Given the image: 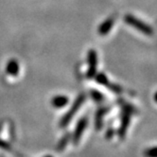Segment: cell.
Segmentation results:
<instances>
[{"instance_id":"4","label":"cell","mask_w":157,"mask_h":157,"mask_svg":"<svg viewBox=\"0 0 157 157\" xmlns=\"http://www.w3.org/2000/svg\"><path fill=\"white\" fill-rule=\"evenodd\" d=\"M88 70H87V78H91L95 77L97 73V65H98V55L95 49H91L88 52Z\"/></svg>"},{"instance_id":"8","label":"cell","mask_w":157,"mask_h":157,"mask_svg":"<svg viewBox=\"0 0 157 157\" xmlns=\"http://www.w3.org/2000/svg\"><path fill=\"white\" fill-rule=\"evenodd\" d=\"M67 103H68V98H67L65 96H57V97L53 98V99H52V105L57 108L63 107Z\"/></svg>"},{"instance_id":"6","label":"cell","mask_w":157,"mask_h":157,"mask_svg":"<svg viewBox=\"0 0 157 157\" xmlns=\"http://www.w3.org/2000/svg\"><path fill=\"white\" fill-rule=\"evenodd\" d=\"M87 117H82L80 121L78 122L77 127L75 129L74 134H73V141L75 144H77L78 142V140L81 139L82 136V132H84L86 125H87Z\"/></svg>"},{"instance_id":"12","label":"cell","mask_w":157,"mask_h":157,"mask_svg":"<svg viewBox=\"0 0 157 157\" xmlns=\"http://www.w3.org/2000/svg\"><path fill=\"white\" fill-rule=\"evenodd\" d=\"M145 154L148 155V156H157V147L148 150L145 152Z\"/></svg>"},{"instance_id":"14","label":"cell","mask_w":157,"mask_h":157,"mask_svg":"<svg viewBox=\"0 0 157 157\" xmlns=\"http://www.w3.org/2000/svg\"><path fill=\"white\" fill-rule=\"evenodd\" d=\"M154 100L157 102V92L155 93V95H154Z\"/></svg>"},{"instance_id":"11","label":"cell","mask_w":157,"mask_h":157,"mask_svg":"<svg viewBox=\"0 0 157 157\" xmlns=\"http://www.w3.org/2000/svg\"><path fill=\"white\" fill-rule=\"evenodd\" d=\"M91 96L96 100V101H102L103 98H103V95L101 93L98 92V91H96V90H93L91 92Z\"/></svg>"},{"instance_id":"2","label":"cell","mask_w":157,"mask_h":157,"mask_svg":"<svg viewBox=\"0 0 157 157\" xmlns=\"http://www.w3.org/2000/svg\"><path fill=\"white\" fill-rule=\"evenodd\" d=\"M124 20L128 25L133 27L136 29L139 30L140 32L144 33V34H146V35L151 36L153 34V30H152L151 27L149 26L148 24L144 23L143 21L136 18V16L131 15V14H127V15H125Z\"/></svg>"},{"instance_id":"3","label":"cell","mask_w":157,"mask_h":157,"mask_svg":"<svg viewBox=\"0 0 157 157\" xmlns=\"http://www.w3.org/2000/svg\"><path fill=\"white\" fill-rule=\"evenodd\" d=\"M84 101V96L83 95H81L78 96V98L76 99V101L74 102V104L72 105L71 109L68 111V113H67L62 119V122H61V126H66L68 123L70 122V120L72 119V117L75 116V114L78 112V110L81 108L82 104L83 103Z\"/></svg>"},{"instance_id":"1","label":"cell","mask_w":157,"mask_h":157,"mask_svg":"<svg viewBox=\"0 0 157 157\" xmlns=\"http://www.w3.org/2000/svg\"><path fill=\"white\" fill-rule=\"evenodd\" d=\"M132 116V106L128 103L122 105L121 111V120H120V126L118 129V136L120 139H124L126 136V132L130 125V120Z\"/></svg>"},{"instance_id":"10","label":"cell","mask_w":157,"mask_h":157,"mask_svg":"<svg viewBox=\"0 0 157 157\" xmlns=\"http://www.w3.org/2000/svg\"><path fill=\"white\" fill-rule=\"evenodd\" d=\"M107 109H101L98 112V114L96 116V128L97 130H100L102 128V117L106 114Z\"/></svg>"},{"instance_id":"9","label":"cell","mask_w":157,"mask_h":157,"mask_svg":"<svg viewBox=\"0 0 157 157\" xmlns=\"http://www.w3.org/2000/svg\"><path fill=\"white\" fill-rule=\"evenodd\" d=\"M18 71H19L18 63H16L15 61H10V62H9V63L7 65V72L10 75L15 76V75L18 74Z\"/></svg>"},{"instance_id":"7","label":"cell","mask_w":157,"mask_h":157,"mask_svg":"<svg viewBox=\"0 0 157 157\" xmlns=\"http://www.w3.org/2000/svg\"><path fill=\"white\" fill-rule=\"evenodd\" d=\"M115 23V18L114 17H110L106 19L103 23L98 27V33L100 35H106L107 33L110 32Z\"/></svg>"},{"instance_id":"13","label":"cell","mask_w":157,"mask_h":157,"mask_svg":"<svg viewBox=\"0 0 157 157\" xmlns=\"http://www.w3.org/2000/svg\"><path fill=\"white\" fill-rule=\"evenodd\" d=\"M114 133H115V131L113 130V129H110V130H108L107 131V136H106V137L107 138H111L112 136H114Z\"/></svg>"},{"instance_id":"5","label":"cell","mask_w":157,"mask_h":157,"mask_svg":"<svg viewBox=\"0 0 157 157\" xmlns=\"http://www.w3.org/2000/svg\"><path fill=\"white\" fill-rule=\"evenodd\" d=\"M97 78V82L100 84H102L104 86H106L109 90H111L112 92H114L116 94H120L122 92V88L117 85V84H115V83H112L109 80L108 78L103 74V73H99L98 74V76L96 77Z\"/></svg>"}]
</instances>
